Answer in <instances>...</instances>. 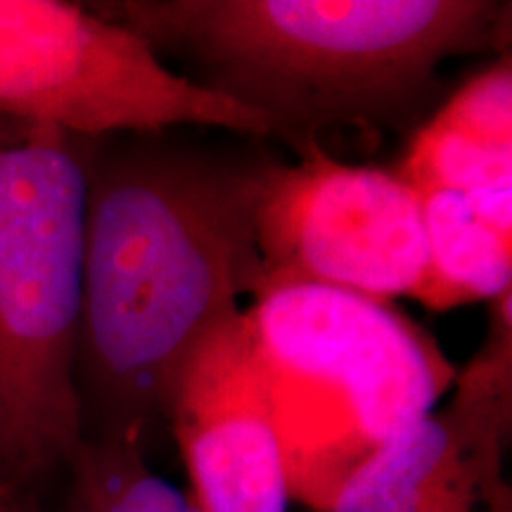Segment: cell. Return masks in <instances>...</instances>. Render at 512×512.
I'll list each match as a JSON object with an SVG mask.
<instances>
[{"instance_id": "cell-1", "label": "cell", "mask_w": 512, "mask_h": 512, "mask_svg": "<svg viewBox=\"0 0 512 512\" xmlns=\"http://www.w3.org/2000/svg\"><path fill=\"white\" fill-rule=\"evenodd\" d=\"M273 162L128 150L88 164L81 328L83 427L140 437L169 415L197 344L261 294L256 219Z\"/></svg>"}, {"instance_id": "cell-2", "label": "cell", "mask_w": 512, "mask_h": 512, "mask_svg": "<svg viewBox=\"0 0 512 512\" xmlns=\"http://www.w3.org/2000/svg\"><path fill=\"white\" fill-rule=\"evenodd\" d=\"M102 15L204 64L209 88L261 112L299 155L330 126L389 124L439 64L501 46L491 0H124Z\"/></svg>"}, {"instance_id": "cell-3", "label": "cell", "mask_w": 512, "mask_h": 512, "mask_svg": "<svg viewBox=\"0 0 512 512\" xmlns=\"http://www.w3.org/2000/svg\"><path fill=\"white\" fill-rule=\"evenodd\" d=\"M95 145L0 119V489L38 496L86 441L76 384Z\"/></svg>"}, {"instance_id": "cell-4", "label": "cell", "mask_w": 512, "mask_h": 512, "mask_svg": "<svg viewBox=\"0 0 512 512\" xmlns=\"http://www.w3.org/2000/svg\"><path fill=\"white\" fill-rule=\"evenodd\" d=\"M247 313L271 387L287 494L318 512L456 382L425 330L358 294L292 285Z\"/></svg>"}, {"instance_id": "cell-5", "label": "cell", "mask_w": 512, "mask_h": 512, "mask_svg": "<svg viewBox=\"0 0 512 512\" xmlns=\"http://www.w3.org/2000/svg\"><path fill=\"white\" fill-rule=\"evenodd\" d=\"M0 119L88 140L169 126L273 136L264 114L166 69L136 31L60 0H0Z\"/></svg>"}, {"instance_id": "cell-6", "label": "cell", "mask_w": 512, "mask_h": 512, "mask_svg": "<svg viewBox=\"0 0 512 512\" xmlns=\"http://www.w3.org/2000/svg\"><path fill=\"white\" fill-rule=\"evenodd\" d=\"M275 164L259 219L261 294L318 285L387 304L425 285L420 195L399 174L342 164L311 145Z\"/></svg>"}, {"instance_id": "cell-7", "label": "cell", "mask_w": 512, "mask_h": 512, "mask_svg": "<svg viewBox=\"0 0 512 512\" xmlns=\"http://www.w3.org/2000/svg\"><path fill=\"white\" fill-rule=\"evenodd\" d=\"M510 292L496 299L484 347L456 394L396 434L339 491L328 512H512L503 451L512 420Z\"/></svg>"}, {"instance_id": "cell-8", "label": "cell", "mask_w": 512, "mask_h": 512, "mask_svg": "<svg viewBox=\"0 0 512 512\" xmlns=\"http://www.w3.org/2000/svg\"><path fill=\"white\" fill-rule=\"evenodd\" d=\"M166 420L204 512H287L271 387L247 311L197 344Z\"/></svg>"}, {"instance_id": "cell-9", "label": "cell", "mask_w": 512, "mask_h": 512, "mask_svg": "<svg viewBox=\"0 0 512 512\" xmlns=\"http://www.w3.org/2000/svg\"><path fill=\"white\" fill-rule=\"evenodd\" d=\"M399 176L418 195L512 190L510 55L460 88L420 128Z\"/></svg>"}, {"instance_id": "cell-10", "label": "cell", "mask_w": 512, "mask_h": 512, "mask_svg": "<svg viewBox=\"0 0 512 512\" xmlns=\"http://www.w3.org/2000/svg\"><path fill=\"white\" fill-rule=\"evenodd\" d=\"M427 273L418 302L432 311L498 299L512 285V235L484 223L460 192L420 195Z\"/></svg>"}, {"instance_id": "cell-11", "label": "cell", "mask_w": 512, "mask_h": 512, "mask_svg": "<svg viewBox=\"0 0 512 512\" xmlns=\"http://www.w3.org/2000/svg\"><path fill=\"white\" fill-rule=\"evenodd\" d=\"M67 472L62 512H204L152 472L140 437L86 439Z\"/></svg>"}, {"instance_id": "cell-12", "label": "cell", "mask_w": 512, "mask_h": 512, "mask_svg": "<svg viewBox=\"0 0 512 512\" xmlns=\"http://www.w3.org/2000/svg\"><path fill=\"white\" fill-rule=\"evenodd\" d=\"M29 494H19V491L0 489V512H17L22 503L27 501Z\"/></svg>"}, {"instance_id": "cell-13", "label": "cell", "mask_w": 512, "mask_h": 512, "mask_svg": "<svg viewBox=\"0 0 512 512\" xmlns=\"http://www.w3.org/2000/svg\"><path fill=\"white\" fill-rule=\"evenodd\" d=\"M17 512H43L41 510V501H38V496H29L27 501L22 503V508H19Z\"/></svg>"}]
</instances>
